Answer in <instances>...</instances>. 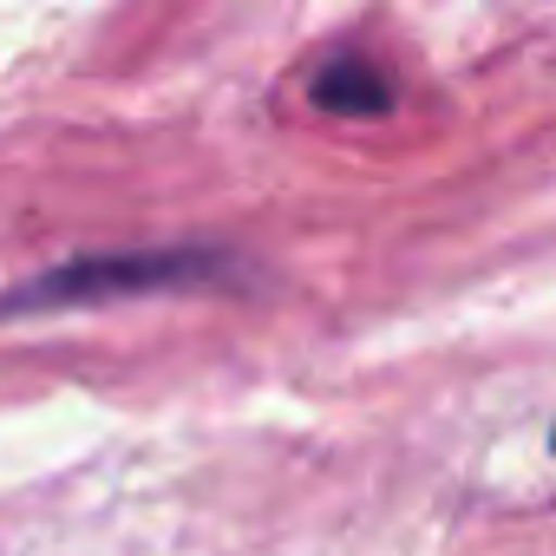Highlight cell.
Instances as JSON below:
<instances>
[{
  "mask_svg": "<svg viewBox=\"0 0 556 556\" xmlns=\"http://www.w3.org/2000/svg\"><path fill=\"white\" fill-rule=\"evenodd\" d=\"M236 268L229 249L216 242H151V249H99V255H66L47 275H27L0 295V321L27 315H73V308H112L138 295H170V289H203Z\"/></svg>",
  "mask_w": 556,
  "mask_h": 556,
  "instance_id": "6da1fadb",
  "label": "cell"
},
{
  "mask_svg": "<svg viewBox=\"0 0 556 556\" xmlns=\"http://www.w3.org/2000/svg\"><path fill=\"white\" fill-rule=\"evenodd\" d=\"M549 452H556V426H549Z\"/></svg>",
  "mask_w": 556,
  "mask_h": 556,
  "instance_id": "3957f363",
  "label": "cell"
},
{
  "mask_svg": "<svg viewBox=\"0 0 556 556\" xmlns=\"http://www.w3.org/2000/svg\"><path fill=\"white\" fill-rule=\"evenodd\" d=\"M308 99H315L321 112H341V118H380V112H393V79H387L374 60L341 53V60H328V66L315 73Z\"/></svg>",
  "mask_w": 556,
  "mask_h": 556,
  "instance_id": "7a4b0ae2",
  "label": "cell"
}]
</instances>
